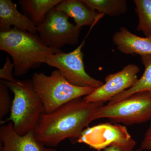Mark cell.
Here are the masks:
<instances>
[{
  "label": "cell",
  "instance_id": "1",
  "mask_svg": "<svg viewBox=\"0 0 151 151\" xmlns=\"http://www.w3.org/2000/svg\"><path fill=\"white\" fill-rule=\"evenodd\" d=\"M102 103H89L82 97L74 99L54 112L43 113L34 130L37 140L54 148L66 139H77L90 123Z\"/></svg>",
  "mask_w": 151,
  "mask_h": 151
},
{
  "label": "cell",
  "instance_id": "2",
  "mask_svg": "<svg viewBox=\"0 0 151 151\" xmlns=\"http://www.w3.org/2000/svg\"><path fill=\"white\" fill-rule=\"evenodd\" d=\"M0 50L12 57L16 76L39 67L49 55L62 51L46 46L37 35L14 27L0 32Z\"/></svg>",
  "mask_w": 151,
  "mask_h": 151
},
{
  "label": "cell",
  "instance_id": "3",
  "mask_svg": "<svg viewBox=\"0 0 151 151\" xmlns=\"http://www.w3.org/2000/svg\"><path fill=\"white\" fill-rule=\"evenodd\" d=\"M5 82L14 95L9 119L14 129L20 135L34 132L40 116L44 113V108L32 80L16 79Z\"/></svg>",
  "mask_w": 151,
  "mask_h": 151
},
{
  "label": "cell",
  "instance_id": "4",
  "mask_svg": "<svg viewBox=\"0 0 151 151\" xmlns=\"http://www.w3.org/2000/svg\"><path fill=\"white\" fill-rule=\"evenodd\" d=\"M33 85L44 108V113L54 112L62 105L74 99L91 94L97 88L79 87L70 84L61 72L55 70L50 75L44 73L33 75Z\"/></svg>",
  "mask_w": 151,
  "mask_h": 151
},
{
  "label": "cell",
  "instance_id": "5",
  "mask_svg": "<svg viewBox=\"0 0 151 151\" xmlns=\"http://www.w3.org/2000/svg\"><path fill=\"white\" fill-rule=\"evenodd\" d=\"M103 118L127 126L151 121V92H138L117 103L99 106L94 112L93 121Z\"/></svg>",
  "mask_w": 151,
  "mask_h": 151
},
{
  "label": "cell",
  "instance_id": "6",
  "mask_svg": "<svg viewBox=\"0 0 151 151\" xmlns=\"http://www.w3.org/2000/svg\"><path fill=\"white\" fill-rule=\"evenodd\" d=\"M64 12L55 8L37 26L39 37L46 46L55 49L78 43L81 28L71 23Z\"/></svg>",
  "mask_w": 151,
  "mask_h": 151
},
{
  "label": "cell",
  "instance_id": "7",
  "mask_svg": "<svg viewBox=\"0 0 151 151\" xmlns=\"http://www.w3.org/2000/svg\"><path fill=\"white\" fill-rule=\"evenodd\" d=\"M85 40L70 52L66 53L61 51L49 55L44 63L56 68L70 84L74 86L99 88L104 82L92 78L85 71L82 51Z\"/></svg>",
  "mask_w": 151,
  "mask_h": 151
},
{
  "label": "cell",
  "instance_id": "8",
  "mask_svg": "<svg viewBox=\"0 0 151 151\" xmlns=\"http://www.w3.org/2000/svg\"><path fill=\"white\" fill-rule=\"evenodd\" d=\"M139 71V68L136 64L125 65L119 72L106 76L103 85L83 98L89 103L110 101L115 96L134 86L139 80L137 75Z\"/></svg>",
  "mask_w": 151,
  "mask_h": 151
},
{
  "label": "cell",
  "instance_id": "9",
  "mask_svg": "<svg viewBox=\"0 0 151 151\" xmlns=\"http://www.w3.org/2000/svg\"><path fill=\"white\" fill-rule=\"evenodd\" d=\"M131 138V135L125 126L104 123L86 128L77 142L101 151L114 143L128 140Z\"/></svg>",
  "mask_w": 151,
  "mask_h": 151
},
{
  "label": "cell",
  "instance_id": "10",
  "mask_svg": "<svg viewBox=\"0 0 151 151\" xmlns=\"http://www.w3.org/2000/svg\"><path fill=\"white\" fill-rule=\"evenodd\" d=\"M0 139L3 144L1 151H57L37 140L34 132L24 135L17 134L12 122L1 127Z\"/></svg>",
  "mask_w": 151,
  "mask_h": 151
},
{
  "label": "cell",
  "instance_id": "11",
  "mask_svg": "<svg viewBox=\"0 0 151 151\" xmlns=\"http://www.w3.org/2000/svg\"><path fill=\"white\" fill-rule=\"evenodd\" d=\"M14 28L36 35L37 26L27 17L18 10L11 0H0V32Z\"/></svg>",
  "mask_w": 151,
  "mask_h": 151
},
{
  "label": "cell",
  "instance_id": "12",
  "mask_svg": "<svg viewBox=\"0 0 151 151\" xmlns=\"http://www.w3.org/2000/svg\"><path fill=\"white\" fill-rule=\"evenodd\" d=\"M113 42L124 54L151 55V36L141 37L122 27L113 36Z\"/></svg>",
  "mask_w": 151,
  "mask_h": 151
},
{
  "label": "cell",
  "instance_id": "13",
  "mask_svg": "<svg viewBox=\"0 0 151 151\" xmlns=\"http://www.w3.org/2000/svg\"><path fill=\"white\" fill-rule=\"evenodd\" d=\"M55 8L73 18L76 25L80 28L93 26L104 16L90 9L82 0H62Z\"/></svg>",
  "mask_w": 151,
  "mask_h": 151
},
{
  "label": "cell",
  "instance_id": "14",
  "mask_svg": "<svg viewBox=\"0 0 151 151\" xmlns=\"http://www.w3.org/2000/svg\"><path fill=\"white\" fill-rule=\"evenodd\" d=\"M62 0H20L23 13L37 26L45 19L47 15Z\"/></svg>",
  "mask_w": 151,
  "mask_h": 151
},
{
  "label": "cell",
  "instance_id": "15",
  "mask_svg": "<svg viewBox=\"0 0 151 151\" xmlns=\"http://www.w3.org/2000/svg\"><path fill=\"white\" fill-rule=\"evenodd\" d=\"M140 56L141 61L145 67L144 73L141 78L134 86L112 98L108 102L109 105L117 103L138 92L144 91L151 92V55Z\"/></svg>",
  "mask_w": 151,
  "mask_h": 151
},
{
  "label": "cell",
  "instance_id": "16",
  "mask_svg": "<svg viewBox=\"0 0 151 151\" xmlns=\"http://www.w3.org/2000/svg\"><path fill=\"white\" fill-rule=\"evenodd\" d=\"M93 10L108 16H120L127 12L128 2L126 0H82Z\"/></svg>",
  "mask_w": 151,
  "mask_h": 151
},
{
  "label": "cell",
  "instance_id": "17",
  "mask_svg": "<svg viewBox=\"0 0 151 151\" xmlns=\"http://www.w3.org/2000/svg\"><path fill=\"white\" fill-rule=\"evenodd\" d=\"M138 17L137 29L147 37L151 36V0H134Z\"/></svg>",
  "mask_w": 151,
  "mask_h": 151
},
{
  "label": "cell",
  "instance_id": "18",
  "mask_svg": "<svg viewBox=\"0 0 151 151\" xmlns=\"http://www.w3.org/2000/svg\"><path fill=\"white\" fill-rule=\"evenodd\" d=\"M9 88L4 80H0V121L10 112L12 102L9 91Z\"/></svg>",
  "mask_w": 151,
  "mask_h": 151
},
{
  "label": "cell",
  "instance_id": "19",
  "mask_svg": "<svg viewBox=\"0 0 151 151\" xmlns=\"http://www.w3.org/2000/svg\"><path fill=\"white\" fill-rule=\"evenodd\" d=\"M136 142L132 138L128 140L114 143L104 149V151H134Z\"/></svg>",
  "mask_w": 151,
  "mask_h": 151
},
{
  "label": "cell",
  "instance_id": "20",
  "mask_svg": "<svg viewBox=\"0 0 151 151\" xmlns=\"http://www.w3.org/2000/svg\"><path fill=\"white\" fill-rule=\"evenodd\" d=\"M14 69L13 63H12L9 57H7L2 68L0 69V78L1 80L13 82L16 80L12 74Z\"/></svg>",
  "mask_w": 151,
  "mask_h": 151
},
{
  "label": "cell",
  "instance_id": "21",
  "mask_svg": "<svg viewBox=\"0 0 151 151\" xmlns=\"http://www.w3.org/2000/svg\"><path fill=\"white\" fill-rule=\"evenodd\" d=\"M140 149L143 150H151V122L141 143Z\"/></svg>",
  "mask_w": 151,
  "mask_h": 151
},
{
  "label": "cell",
  "instance_id": "22",
  "mask_svg": "<svg viewBox=\"0 0 151 151\" xmlns=\"http://www.w3.org/2000/svg\"><path fill=\"white\" fill-rule=\"evenodd\" d=\"M135 151H145L144 150H142V149H138L137 150H136Z\"/></svg>",
  "mask_w": 151,
  "mask_h": 151
}]
</instances>
